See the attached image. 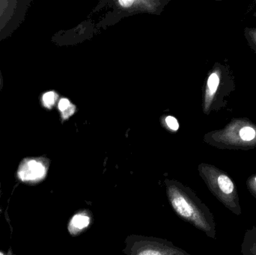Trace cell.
Masks as SVG:
<instances>
[{
    "label": "cell",
    "instance_id": "cell-5",
    "mask_svg": "<svg viewBox=\"0 0 256 255\" xmlns=\"http://www.w3.org/2000/svg\"><path fill=\"white\" fill-rule=\"evenodd\" d=\"M46 169L42 163L31 160L21 166L19 177L22 181H36L44 176Z\"/></svg>",
    "mask_w": 256,
    "mask_h": 255
},
{
    "label": "cell",
    "instance_id": "cell-8",
    "mask_svg": "<svg viewBox=\"0 0 256 255\" xmlns=\"http://www.w3.org/2000/svg\"><path fill=\"white\" fill-rule=\"evenodd\" d=\"M219 76H218L216 73H212V74L209 76L208 81V86L209 89H210V92H212V94L215 93L218 85H219Z\"/></svg>",
    "mask_w": 256,
    "mask_h": 255
},
{
    "label": "cell",
    "instance_id": "cell-4",
    "mask_svg": "<svg viewBox=\"0 0 256 255\" xmlns=\"http://www.w3.org/2000/svg\"><path fill=\"white\" fill-rule=\"evenodd\" d=\"M92 213L88 209L78 211L69 222L68 231L72 237H78L86 232L93 223Z\"/></svg>",
    "mask_w": 256,
    "mask_h": 255
},
{
    "label": "cell",
    "instance_id": "cell-2",
    "mask_svg": "<svg viewBox=\"0 0 256 255\" xmlns=\"http://www.w3.org/2000/svg\"><path fill=\"white\" fill-rule=\"evenodd\" d=\"M200 172L212 195L232 213L236 216L242 215L238 191L231 178L216 168L209 166H202Z\"/></svg>",
    "mask_w": 256,
    "mask_h": 255
},
{
    "label": "cell",
    "instance_id": "cell-10",
    "mask_svg": "<svg viewBox=\"0 0 256 255\" xmlns=\"http://www.w3.org/2000/svg\"><path fill=\"white\" fill-rule=\"evenodd\" d=\"M248 191L256 199V175L250 177L246 181Z\"/></svg>",
    "mask_w": 256,
    "mask_h": 255
},
{
    "label": "cell",
    "instance_id": "cell-6",
    "mask_svg": "<svg viewBox=\"0 0 256 255\" xmlns=\"http://www.w3.org/2000/svg\"><path fill=\"white\" fill-rule=\"evenodd\" d=\"M240 253L243 255H256V226L245 232Z\"/></svg>",
    "mask_w": 256,
    "mask_h": 255
},
{
    "label": "cell",
    "instance_id": "cell-7",
    "mask_svg": "<svg viewBox=\"0 0 256 255\" xmlns=\"http://www.w3.org/2000/svg\"><path fill=\"white\" fill-rule=\"evenodd\" d=\"M240 136L244 141H251L256 136V132L252 127H245L240 131Z\"/></svg>",
    "mask_w": 256,
    "mask_h": 255
},
{
    "label": "cell",
    "instance_id": "cell-12",
    "mask_svg": "<svg viewBox=\"0 0 256 255\" xmlns=\"http://www.w3.org/2000/svg\"><path fill=\"white\" fill-rule=\"evenodd\" d=\"M70 103L68 100H67V99H62L60 101V103H58V109L62 112H64V111L67 110L70 107Z\"/></svg>",
    "mask_w": 256,
    "mask_h": 255
},
{
    "label": "cell",
    "instance_id": "cell-9",
    "mask_svg": "<svg viewBox=\"0 0 256 255\" xmlns=\"http://www.w3.org/2000/svg\"><path fill=\"white\" fill-rule=\"evenodd\" d=\"M56 95L54 91H49L44 94L43 102L46 107L50 108L54 104Z\"/></svg>",
    "mask_w": 256,
    "mask_h": 255
},
{
    "label": "cell",
    "instance_id": "cell-3",
    "mask_svg": "<svg viewBox=\"0 0 256 255\" xmlns=\"http://www.w3.org/2000/svg\"><path fill=\"white\" fill-rule=\"evenodd\" d=\"M126 255H192L170 241L154 237L131 235L124 241Z\"/></svg>",
    "mask_w": 256,
    "mask_h": 255
},
{
    "label": "cell",
    "instance_id": "cell-11",
    "mask_svg": "<svg viewBox=\"0 0 256 255\" xmlns=\"http://www.w3.org/2000/svg\"><path fill=\"white\" fill-rule=\"evenodd\" d=\"M166 122L167 125L170 127L171 130H178L179 127L178 123L177 120L174 118V117L168 116L166 118Z\"/></svg>",
    "mask_w": 256,
    "mask_h": 255
},
{
    "label": "cell",
    "instance_id": "cell-13",
    "mask_svg": "<svg viewBox=\"0 0 256 255\" xmlns=\"http://www.w3.org/2000/svg\"><path fill=\"white\" fill-rule=\"evenodd\" d=\"M75 111V106H72L70 105V107L67 109V110L64 111V114H63V116H64V118H68V117L70 116V115L74 113V112Z\"/></svg>",
    "mask_w": 256,
    "mask_h": 255
},
{
    "label": "cell",
    "instance_id": "cell-14",
    "mask_svg": "<svg viewBox=\"0 0 256 255\" xmlns=\"http://www.w3.org/2000/svg\"><path fill=\"white\" fill-rule=\"evenodd\" d=\"M0 255H3L2 254H1V253H0Z\"/></svg>",
    "mask_w": 256,
    "mask_h": 255
},
{
    "label": "cell",
    "instance_id": "cell-1",
    "mask_svg": "<svg viewBox=\"0 0 256 255\" xmlns=\"http://www.w3.org/2000/svg\"><path fill=\"white\" fill-rule=\"evenodd\" d=\"M165 185L167 199L174 212L208 238L216 240V223L208 207L190 187L178 181L166 180Z\"/></svg>",
    "mask_w": 256,
    "mask_h": 255
}]
</instances>
